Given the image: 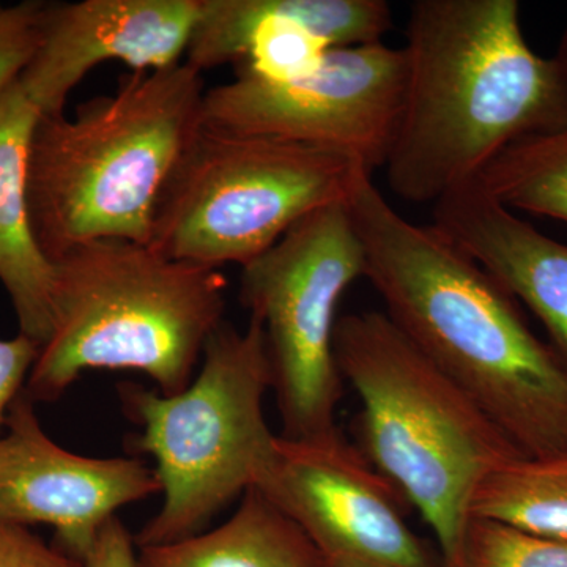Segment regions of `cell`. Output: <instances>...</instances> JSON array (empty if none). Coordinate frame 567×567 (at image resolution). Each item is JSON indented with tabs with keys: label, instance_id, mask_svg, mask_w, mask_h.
Returning <instances> with one entry per match:
<instances>
[{
	"label": "cell",
	"instance_id": "obj_9",
	"mask_svg": "<svg viewBox=\"0 0 567 567\" xmlns=\"http://www.w3.org/2000/svg\"><path fill=\"white\" fill-rule=\"evenodd\" d=\"M404 50L383 41L331 48L317 69L274 82L237 73L207 89L203 123L221 132L293 142L383 167L404 106Z\"/></svg>",
	"mask_w": 567,
	"mask_h": 567
},
{
	"label": "cell",
	"instance_id": "obj_18",
	"mask_svg": "<svg viewBox=\"0 0 567 567\" xmlns=\"http://www.w3.org/2000/svg\"><path fill=\"white\" fill-rule=\"evenodd\" d=\"M477 183L509 210L567 223V128L514 142Z\"/></svg>",
	"mask_w": 567,
	"mask_h": 567
},
{
	"label": "cell",
	"instance_id": "obj_14",
	"mask_svg": "<svg viewBox=\"0 0 567 567\" xmlns=\"http://www.w3.org/2000/svg\"><path fill=\"white\" fill-rule=\"evenodd\" d=\"M432 227L529 308L567 364V245L496 203L477 182L439 200Z\"/></svg>",
	"mask_w": 567,
	"mask_h": 567
},
{
	"label": "cell",
	"instance_id": "obj_12",
	"mask_svg": "<svg viewBox=\"0 0 567 567\" xmlns=\"http://www.w3.org/2000/svg\"><path fill=\"white\" fill-rule=\"evenodd\" d=\"M393 17L383 0H200L186 63H235L259 80H297L331 48L382 41Z\"/></svg>",
	"mask_w": 567,
	"mask_h": 567
},
{
	"label": "cell",
	"instance_id": "obj_13",
	"mask_svg": "<svg viewBox=\"0 0 567 567\" xmlns=\"http://www.w3.org/2000/svg\"><path fill=\"white\" fill-rule=\"evenodd\" d=\"M199 7L200 0L47 2L39 48L18 81L40 114H59L100 63L118 61L133 71L181 63Z\"/></svg>",
	"mask_w": 567,
	"mask_h": 567
},
{
	"label": "cell",
	"instance_id": "obj_21",
	"mask_svg": "<svg viewBox=\"0 0 567 567\" xmlns=\"http://www.w3.org/2000/svg\"><path fill=\"white\" fill-rule=\"evenodd\" d=\"M0 567H85L24 525L0 520Z\"/></svg>",
	"mask_w": 567,
	"mask_h": 567
},
{
	"label": "cell",
	"instance_id": "obj_23",
	"mask_svg": "<svg viewBox=\"0 0 567 567\" xmlns=\"http://www.w3.org/2000/svg\"><path fill=\"white\" fill-rule=\"evenodd\" d=\"M136 543L117 516L100 529L95 543L85 555V567H137Z\"/></svg>",
	"mask_w": 567,
	"mask_h": 567
},
{
	"label": "cell",
	"instance_id": "obj_19",
	"mask_svg": "<svg viewBox=\"0 0 567 567\" xmlns=\"http://www.w3.org/2000/svg\"><path fill=\"white\" fill-rule=\"evenodd\" d=\"M454 567H567V540L472 517Z\"/></svg>",
	"mask_w": 567,
	"mask_h": 567
},
{
	"label": "cell",
	"instance_id": "obj_11",
	"mask_svg": "<svg viewBox=\"0 0 567 567\" xmlns=\"http://www.w3.org/2000/svg\"><path fill=\"white\" fill-rule=\"evenodd\" d=\"M0 434V520L44 524L54 546L80 561L123 506L162 492L155 470L128 457H89L59 446L24 391Z\"/></svg>",
	"mask_w": 567,
	"mask_h": 567
},
{
	"label": "cell",
	"instance_id": "obj_17",
	"mask_svg": "<svg viewBox=\"0 0 567 567\" xmlns=\"http://www.w3.org/2000/svg\"><path fill=\"white\" fill-rule=\"evenodd\" d=\"M472 517L567 540V454L503 466L477 488Z\"/></svg>",
	"mask_w": 567,
	"mask_h": 567
},
{
	"label": "cell",
	"instance_id": "obj_5",
	"mask_svg": "<svg viewBox=\"0 0 567 567\" xmlns=\"http://www.w3.org/2000/svg\"><path fill=\"white\" fill-rule=\"evenodd\" d=\"M339 374L360 399L361 453L432 528L456 566L477 488L520 450L385 312L338 320Z\"/></svg>",
	"mask_w": 567,
	"mask_h": 567
},
{
	"label": "cell",
	"instance_id": "obj_3",
	"mask_svg": "<svg viewBox=\"0 0 567 567\" xmlns=\"http://www.w3.org/2000/svg\"><path fill=\"white\" fill-rule=\"evenodd\" d=\"M204 73L133 71L73 117L40 114L29 145L33 237L48 260L102 238L147 244L163 186L203 125Z\"/></svg>",
	"mask_w": 567,
	"mask_h": 567
},
{
	"label": "cell",
	"instance_id": "obj_20",
	"mask_svg": "<svg viewBox=\"0 0 567 567\" xmlns=\"http://www.w3.org/2000/svg\"><path fill=\"white\" fill-rule=\"evenodd\" d=\"M47 2H0V92L14 84L29 65L41 37Z\"/></svg>",
	"mask_w": 567,
	"mask_h": 567
},
{
	"label": "cell",
	"instance_id": "obj_2",
	"mask_svg": "<svg viewBox=\"0 0 567 567\" xmlns=\"http://www.w3.org/2000/svg\"><path fill=\"white\" fill-rule=\"evenodd\" d=\"M402 50L404 106L383 169L405 203L435 205L514 142L567 128L565 85L525 40L517 0H417Z\"/></svg>",
	"mask_w": 567,
	"mask_h": 567
},
{
	"label": "cell",
	"instance_id": "obj_4",
	"mask_svg": "<svg viewBox=\"0 0 567 567\" xmlns=\"http://www.w3.org/2000/svg\"><path fill=\"white\" fill-rule=\"evenodd\" d=\"M52 327L24 394L52 402L91 369L137 371L174 395L221 327L227 279L147 244L102 238L50 260Z\"/></svg>",
	"mask_w": 567,
	"mask_h": 567
},
{
	"label": "cell",
	"instance_id": "obj_6",
	"mask_svg": "<svg viewBox=\"0 0 567 567\" xmlns=\"http://www.w3.org/2000/svg\"><path fill=\"white\" fill-rule=\"evenodd\" d=\"M271 365L262 324L223 322L205 346L199 374L178 394L123 385L126 413L141 424L134 451L155 461L163 505L136 547L199 535L216 514L257 487L278 435L265 417Z\"/></svg>",
	"mask_w": 567,
	"mask_h": 567
},
{
	"label": "cell",
	"instance_id": "obj_8",
	"mask_svg": "<svg viewBox=\"0 0 567 567\" xmlns=\"http://www.w3.org/2000/svg\"><path fill=\"white\" fill-rule=\"evenodd\" d=\"M364 268L349 203L311 213L241 267L240 300L264 327L284 439L338 432L344 380L336 363V311Z\"/></svg>",
	"mask_w": 567,
	"mask_h": 567
},
{
	"label": "cell",
	"instance_id": "obj_22",
	"mask_svg": "<svg viewBox=\"0 0 567 567\" xmlns=\"http://www.w3.org/2000/svg\"><path fill=\"white\" fill-rule=\"evenodd\" d=\"M40 347L39 342L22 333L0 339V429L6 424L11 404L24 391Z\"/></svg>",
	"mask_w": 567,
	"mask_h": 567
},
{
	"label": "cell",
	"instance_id": "obj_15",
	"mask_svg": "<svg viewBox=\"0 0 567 567\" xmlns=\"http://www.w3.org/2000/svg\"><path fill=\"white\" fill-rule=\"evenodd\" d=\"M39 115L20 81L0 92V282L20 333L43 346L52 327V267L33 237L28 203L29 145Z\"/></svg>",
	"mask_w": 567,
	"mask_h": 567
},
{
	"label": "cell",
	"instance_id": "obj_1",
	"mask_svg": "<svg viewBox=\"0 0 567 567\" xmlns=\"http://www.w3.org/2000/svg\"><path fill=\"white\" fill-rule=\"evenodd\" d=\"M364 278L385 315L528 458L567 454V364L516 300L434 227L410 223L364 175L349 200Z\"/></svg>",
	"mask_w": 567,
	"mask_h": 567
},
{
	"label": "cell",
	"instance_id": "obj_7",
	"mask_svg": "<svg viewBox=\"0 0 567 567\" xmlns=\"http://www.w3.org/2000/svg\"><path fill=\"white\" fill-rule=\"evenodd\" d=\"M371 173L347 153L203 123L163 186L148 245L200 267H244L306 216L349 203Z\"/></svg>",
	"mask_w": 567,
	"mask_h": 567
},
{
	"label": "cell",
	"instance_id": "obj_16",
	"mask_svg": "<svg viewBox=\"0 0 567 567\" xmlns=\"http://www.w3.org/2000/svg\"><path fill=\"white\" fill-rule=\"evenodd\" d=\"M137 567H327L295 522L251 487L218 528L137 548Z\"/></svg>",
	"mask_w": 567,
	"mask_h": 567
},
{
	"label": "cell",
	"instance_id": "obj_10",
	"mask_svg": "<svg viewBox=\"0 0 567 567\" xmlns=\"http://www.w3.org/2000/svg\"><path fill=\"white\" fill-rule=\"evenodd\" d=\"M315 544L327 567H445L405 520L409 502L341 432L278 435L257 487Z\"/></svg>",
	"mask_w": 567,
	"mask_h": 567
},
{
	"label": "cell",
	"instance_id": "obj_24",
	"mask_svg": "<svg viewBox=\"0 0 567 567\" xmlns=\"http://www.w3.org/2000/svg\"><path fill=\"white\" fill-rule=\"evenodd\" d=\"M551 59H554L555 65H557L559 78H561L563 85H565L567 92V29L565 35H563L561 43H559L557 55Z\"/></svg>",
	"mask_w": 567,
	"mask_h": 567
}]
</instances>
